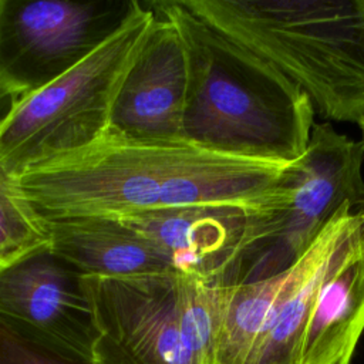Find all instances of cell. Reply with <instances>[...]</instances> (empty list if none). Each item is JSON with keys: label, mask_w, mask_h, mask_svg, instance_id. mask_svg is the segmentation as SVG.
<instances>
[{"label": "cell", "mask_w": 364, "mask_h": 364, "mask_svg": "<svg viewBox=\"0 0 364 364\" xmlns=\"http://www.w3.org/2000/svg\"><path fill=\"white\" fill-rule=\"evenodd\" d=\"M287 165L189 142H135L107 131L92 145L28 168L14 181L44 219L124 216L186 206L250 208Z\"/></svg>", "instance_id": "6da1fadb"}, {"label": "cell", "mask_w": 364, "mask_h": 364, "mask_svg": "<svg viewBox=\"0 0 364 364\" xmlns=\"http://www.w3.org/2000/svg\"><path fill=\"white\" fill-rule=\"evenodd\" d=\"M191 50L185 142L235 156L293 164L310 142L314 107L276 67L193 17L176 0Z\"/></svg>", "instance_id": "7a4b0ae2"}, {"label": "cell", "mask_w": 364, "mask_h": 364, "mask_svg": "<svg viewBox=\"0 0 364 364\" xmlns=\"http://www.w3.org/2000/svg\"><path fill=\"white\" fill-rule=\"evenodd\" d=\"M198 20L264 58L324 118L364 115V0H181Z\"/></svg>", "instance_id": "3957f363"}, {"label": "cell", "mask_w": 364, "mask_h": 364, "mask_svg": "<svg viewBox=\"0 0 364 364\" xmlns=\"http://www.w3.org/2000/svg\"><path fill=\"white\" fill-rule=\"evenodd\" d=\"M95 364H213L229 284L178 270L84 276Z\"/></svg>", "instance_id": "277c9868"}, {"label": "cell", "mask_w": 364, "mask_h": 364, "mask_svg": "<svg viewBox=\"0 0 364 364\" xmlns=\"http://www.w3.org/2000/svg\"><path fill=\"white\" fill-rule=\"evenodd\" d=\"M155 18L139 10L74 68L11 102L0 118V166L13 178L36 165L78 152L109 128L121 84Z\"/></svg>", "instance_id": "5b68a950"}, {"label": "cell", "mask_w": 364, "mask_h": 364, "mask_svg": "<svg viewBox=\"0 0 364 364\" xmlns=\"http://www.w3.org/2000/svg\"><path fill=\"white\" fill-rule=\"evenodd\" d=\"M364 148L326 122L314 124L304 155L289 164L249 209L246 239L226 284L291 267L346 203H364Z\"/></svg>", "instance_id": "8992f818"}, {"label": "cell", "mask_w": 364, "mask_h": 364, "mask_svg": "<svg viewBox=\"0 0 364 364\" xmlns=\"http://www.w3.org/2000/svg\"><path fill=\"white\" fill-rule=\"evenodd\" d=\"M138 0H0V98L18 101L80 64Z\"/></svg>", "instance_id": "52a82bcc"}, {"label": "cell", "mask_w": 364, "mask_h": 364, "mask_svg": "<svg viewBox=\"0 0 364 364\" xmlns=\"http://www.w3.org/2000/svg\"><path fill=\"white\" fill-rule=\"evenodd\" d=\"M149 34L118 91L108 131L145 144H179L191 84V50L175 1H151Z\"/></svg>", "instance_id": "ba28073f"}, {"label": "cell", "mask_w": 364, "mask_h": 364, "mask_svg": "<svg viewBox=\"0 0 364 364\" xmlns=\"http://www.w3.org/2000/svg\"><path fill=\"white\" fill-rule=\"evenodd\" d=\"M0 313L92 358L98 331L84 276L48 242L0 264Z\"/></svg>", "instance_id": "9c48e42d"}, {"label": "cell", "mask_w": 364, "mask_h": 364, "mask_svg": "<svg viewBox=\"0 0 364 364\" xmlns=\"http://www.w3.org/2000/svg\"><path fill=\"white\" fill-rule=\"evenodd\" d=\"M250 208L186 206L114 218L145 237L172 270L225 283L246 239Z\"/></svg>", "instance_id": "30bf717a"}, {"label": "cell", "mask_w": 364, "mask_h": 364, "mask_svg": "<svg viewBox=\"0 0 364 364\" xmlns=\"http://www.w3.org/2000/svg\"><path fill=\"white\" fill-rule=\"evenodd\" d=\"M364 225V203L346 202L293 264L289 289L249 364H300L301 346L318 289L337 256Z\"/></svg>", "instance_id": "8fae6325"}, {"label": "cell", "mask_w": 364, "mask_h": 364, "mask_svg": "<svg viewBox=\"0 0 364 364\" xmlns=\"http://www.w3.org/2000/svg\"><path fill=\"white\" fill-rule=\"evenodd\" d=\"M364 331V225L337 256L316 296L300 364H350Z\"/></svg>", "instance_id": "7c38bea8"}, {"label": "cell", "mask_w": 364, "mask_h": 364, "mask_svg": "<svg viewBox=\"0 0 364 364\" xmlns=\"http://www.w3.org/2000/svg\"><path fill=\"white\" fill-rule=\"evenodd\" d=\"M51 250L82 276L125 277L172 270L164 256L121 219L82 215L46 219Z\"/></svg>", "instance_id": "4fadbf2b"}, {"label": "cell", "mask_w": 364, "mask_h": 364, "mask_svg": "<svg viewBox=\"0 0 364 364\" xmlns=\"http://www.w3.org/2000/svg\"><path fill=\"white\" fill-rule=\"evenodd\" d=\"M293 266L280 274L229 284L213 364H249L289 289Z\"/></svg>", "instance_id": "5bb4252c"}, {"label": "cell", "mask_w": 364, "mask_h": 364, "mask_svg": "<svg viewBox=\"0 0 364 364\" xmlns=\"http://www.w3.org/2000/svg\"><path fill=\"white\" fill-rule=\"evenodd\" d=\"M47 242L46 219L0 166V264Z\"/></svg>", "instance_id": "9a60e30c"}, {"label": "cell", "mask_w": 364, "mask_h": 364, "mask_svg": "<svg viewBox=\"0 0 364 364\" xmlns=\"http://www.w3.org/2000/svg\"><path fill=\"white\" fill-rule=\"evenodd\" d=\"M0 364H95L47 334L0 313Z\"/></svg>", "instance_id": "2e32d148"}, {"label": "cell", "mask_w": 364, "mask_h": 364, "mask_svg": "<svg viewBox=\"0 0 364 364\" xmlns=\"http://www.w3.org/2000/svg\"><path fill=\"white\" fill-rule=\"evenodd\" d=\"M357 125H358L360 129H361V144H363V148H364V115L361 117V119H360V122H358Z\"/></svg>", "instance_id": "e0dca14e"}]
</instances>
